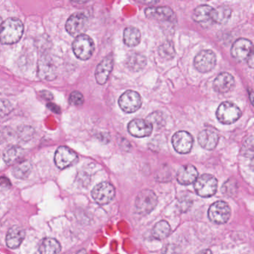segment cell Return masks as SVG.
<instances>
[{"label": "cell", "instance_id": "cell-1", "mask_svg": "<svg viewBox=\"0 0 254 254\" xmlns=\"http://www.w3.org/2000/svg\"><path fill=\"white\" fill-rule=\"evenodd\" d=\"M24 26L20 19L8 18L2 23L1 30V43L14 44L18 42L23 36Z\"/></svg>", "mask_w": 254, "mask_h": 254}, {"label": "cell", "instance_id": "cell-2", "mask_svg": "<svg viewBox=\"0 0 254 254\" xmlns=\"http://www.w3.org/2000/svg\"><path fill=\"white\" fill-rule=\"evenodd\" d=\"M94 50L95 45L93 39L84 34L77 36L72 44L74 54L78 59L82 61L90 59L93 56Z\"/></svg>", "mask_w": 254, "mask_h": 254}, {"label": "cell", "instance_id": "cell-3", "mask_svg": "<svg viewBox=\"0 0 254 254\" xmlns=\"http://www.w3.org/2000/svg\"><path fill=\"white\" fill-rule=\"evenodd\" d=\"M157 197L151 190H144L136 196L135 208L141 215H146L154 210L157 204Z\"/></svg>", "mask_w": 254, "mask_h": 254}, {"label": "cell", "instance_id": "cell-4", "mask_svg": "<svg viewBox=\"0 0 254 254\" xmlns=\"http://www.w3.org/2000/svg\"><path fill=\"white\" fill-rule=\"evenodd\" d=\"M218 188V181L215 177L204 174L194 182V190L200 197H209L214 195Z\"/></svg>", "mask_w": 254, "mask_h": 254}, {"label": "cell", "instance_id": "cell-5", "mask_svg": "<svg viewBox=\"0 0 254 254\" xmlns=\"http://www.w3.org/2000/svg\"><path fill=\"white\" fill-rule=\"evenodd\" d=\"M242 116V111L239 107L230 102L221 103L216 111L218 121L223 124H232L237 121Z\"/></svg>", "mask_w": 254, "mask_h": 254}, {"label": "cell", "instance_id": "cell-6", "mask_svg": "<svg viewBox=\"0 0 254 254\" xmlns=\"http://www.w3.org/2000/svg\"><path fill=\"white\" fill-rule=\"evenodd\" d=\"M230 212L231 210L228 203L218 200L211 205L208 211V216L214 224H224L228 221Z\"/></svg>", "mask_w": 254, "mask_h": 254}, {"label": "cell", "instance_id": "cell-7", "mask_svg": "<svg viewBox=\"0 0 254 254\" xmlns=\"http://www.w3.org/2000/svg\"><path fill=\"white\" fill-rule=\"evenodd\" d=\"M88 27V18L84 13H75L69 17L66 23V32L72 36L82 35Z\"/></svg>", "mask_w": 254, "mask_h": 254}, {"label": "cell", "instance_id": "cell-8", "mask_svg": "<svg viewBox=\"0 0 254 254\" xmlns=\"http://www.w3.org/2000/svg\"><path fill=\"white\" fill-rule=\"evenodd\" d=\"M120 108L126 113L131 114L136 112L142 105L140 95L133 90H127L123 93L119 99Z\"/></svg>", "mask_w": 254, "mask_h": 254}, {"label": "cell", "instance_id": "cell-9", "mask_svg": "<svg viewBox=\"0 0 254 254\" xmlns=\"http://www.w3.org/2000/svg\"><path fill=\"white\" fill-rule=\"evenodd\" d=\"M115 196V189L108 182L100 183L92 191V197L99 204L104 205L110 203Z\"/></svg>", "mask_w": 254, "mask_h": 254}, {"label": "cell", "instance_id": "cell-10", "mask_svg": "<svg viewBox=\"0 0 254 254\" xmlns=\"http://www.w3.org/2000/svg\"><path fill=\"white\" fill-rule=\"evenodd\" d=\"M216 64V56L211 50H202L194 58V66L198 72H209Z\"/></svg>", "mask_w": 254, "mask_h": 254}, {"label": "cell", "instance_id": "cell-11", "mask_svg": "<svg viewBox=\"0 0 254 254\" xmlns=\"http://www.w3.org/2000/svg\"><path fill=\"white\" fill-rule=\"evenodd\" d=\"M78 160V156L67 147L61 146L55 154V163L61 169H66L72 166Z\"/></svg>", "mask_w": 254, "mask_h": 254}, {"label": "cell", "instance_id": "cell-12", "mask_svg": "<svg viewBox=\"0 0 254 254\" xmlns=\"http://www.w3.org/2000/svg\"><path fill=\"white\" fill-rule=\"evenodd\" d=\"M172 145L177 152L187 154L192 148V136L190 133L184 130L177 132L172 137Z\"/></svg>", "mask_w": 254, "mask_h": 254}, {"label": "cell", "instance_id": "cell-13", "mask_svg": "<svg viewBox=\"0 0 254 254\" xmlns=\"http://www.w3.org/2000/svg\"><path fill=\"white\" fill-rule=\"evenodd\" d=\"M253 50L254 46L251 41L245 38H240L233 44L231 55L235 60L242 62L248 59Z\"/></svg>", "mask_w": 254, "mask_h": 254}, {"label": "cell", "instance_id": "cell-14", "mask_svg": "<svg viewBox=\"0 0 254 254\" xmlns=\"http://www.w3.org/2000/svg\"><path fill=\"white\" fill-rule=\"evenodd\" d=\"M148 18L160 22L173 23L176 20L175 13L169 7H150L145 11Z\"/></svg>", "mask_w": 254, "mask_h": 254}, {"label": "cell", "instance_id": "cell-15", "mask_svg": "<svg viewBox=\"0 0 254 254\" xmlns=\"http://www.w3.org/2000/svg\"><path fill=\"white\" fill-rule=\"evenodd\" d=\"M127 129L135 137H146L152 133L153 125L148 120L135 119L129 123Z\"/></svg>", "mask_w": 254, "mask_h": 254}, {"label": "cell", "instance_id": "cell-16", "mask_svg": "<svg viewBox=\"0 0 254 254\" xmlns=\"http://www.w3.org/2000/svg\"><path fill=\"white\" fill-rule=\"evenodd\" d=\"M113 68H114V57L113 55H109L100 62L96 68L95 77L98 84L103 85L108 81Z\"/></svg>", "mask_w": 254, "mask_h": 254}, {"label": "cell", "instance_id": "cell-17", "mask_svg": "<svg viewBox=\"0 0 254 254\" xmlns=\"http://www.w3.org/2000/svg\"><path fill=\"white\" fill-rule=\"evenodd\" d=\"M234 78L227 72L220 73L213 82V88L219 93H227L234 87Z\"/></svg>", "mask_w": 254, "mask_h": 254}, {"label": "cell", "instance_id": "cell-18", "mask_svg": "<svg viewBox=\"0 0 254 254\" xmlns=\"http://www.w3.org/2000/svg\"><path fill=\"white\" fill-rule=\"evenodd\" d=\"M198 177L197 169L191 165H186L178 170L177 180L182 185H190L195 182Z\"/></svg>", "mask_w": 254, "mask_h": 254}, {"label": "cell", "instance_id": "cell-19", "mask_svg": "<svg viewBox=\"0 0 254 254\" xmlns=\"http://www.w3.org/2000/svg\"><path fill=\"white\" fill-rule=\"evenodd\" d=\"M197 139L202 148L206 150H212L218 145V135L214 130L206 129L199 133Z\"/></svg>", "mask_w": 254, "mask_h": 254}, {"label": "cell", "instance_id": "cell-20", "mask_svg": "<svg viewBox=\"0 0 254 254\" xmlns=\"http://www.w3.org/2000/svg\"><path fill=\"white\" fill-rule=\"evenodd\" d=\"M25 230L18 226H14L9 229L6 235V245L11 249L18 248L25 238Z\"/></svg>", "mask_w": 254, "mask_h": 254}, {"label": "cell", "instance_id": "cell-21", "mask_svg": "<svg viewBox=\"0 0 254 254\" xmlns=\"http://www.w3.org/2000/svg\"><path fill=\"white\" fill-rule=\"evenodd\" d=\"M24 155V150L17 145H11L5 148L3 152V160L6 164H17Z\"/></svg>", "mask_w": 254, "mask_h": 254}, {"label": "cell", "instance_id": "cell-22", "mask_svg": "<svg viewBox=\"0 0 254 254\" xmlns=\"http://www.w3.org/2000/svg\"><path fill=\"white\" fill-rule=\"evenodd\" d=\"M62 251V246L56 239L45 238L39 245V252L44 254H59Z\"/></svg>", "mask_w": 254, "mask_h": 254}, {"label": "cell", "instance_id": "cell-23", "mask_svg": "<svg viewBox=\"0 0 254 254\" xmlns=\"http://www.w3.org/2000/svg\"><path fill=\"white\" fill-rule=\"evenodd\" d=\"M123 40H124L125 44L128 47H136L140 43V32L136 28L129 26V27L125 29Z\"/></svg>", "mask_w": 254, "mask_h": 254}, {"label": "cell", "instance_id": "cell-24", "mask_svg": "<svg viewBox=\"0 0 254 254\" xmlns=\"http://www.w3.org/2000/svg\"><path fill=\"white\" fill-rule=\"evenodd\" d=\"M213 8L209 5H200L194 9L192 18L196 23H203L211 20Z\"/></svg>", "mask_w": 254, "mask_h": 254}, {"label": "cell", "instance_id": "cell-25", "mask_svg": "<svg viewBox=\"0 0 254 254\" xmlns=\"http://www.w3.org/2000/svg\"><path fill=\"white\" fill-rule=\"evenodd\" d=\"M232 11L228 7L221 6L212 10L211 20L218 24H225L231 17Z\"/></svg>", "mask_w": 254, "mask_h": 254}, {"label": "cell", "instance_id": "cell-26", "mask_svg": "<svg viewBox=\"0 0 254 254\" xmlns=\"http://www.w3.org/2000/svg\"><path fill=\"white\" fill-rule=\"evenodd\" d=\"M32 170V166L29 161H22L14 166L12 173L15 178L24 179L29 177Z\"/></svg>", "mask_w": 254, "mask_h": 254}, {"label": "cell", "instance_id": "cell-27", "mask_svg": "<svg viewBox=\"0 0 254 254\" xmlns=\"http://www.w3.org/2000/svg\"><path fill=\"white\" fill-rule=\"evenodd\" d=\"M171 233V227L166 221H161L154 226L152 230V235L156 239L162 240L166 239Z\"/></svg>", "mask_w": 254, "mask_h": 254}, {"label": "cell", "instance_id": "cell-28", "mask_svg": "<svg viewBox=\"0 0 254 254\" xmlns=\"http://www.w3.org/2000/svg\"><path fill=\"white\" fill-rule=\"evenodd\" d=\"M40 76L43 79L53 80L56 78V71L55 68L50 64L47 60H43L41 62L39 66Z\"/></svg>", "mask_w": 254, "mask_h": 254}, {"label": "cell", "instance_id": "cell-29", "mask_svg": "<svg viewBox=\"0 0 254 254\" xmlns=\"http://www.w3.org/2000/svg\"><path fill=\"white\" fill-rule=\"evenodd\" d=\"M159 54L163 59H173L175 57V50L172 42H166L162 44L159 48Z\"/></svg>", "mask_w": 254, "mask_h": 254}, {"label": "cell", "instance_id": "cell-30", "mask_svg": "<svg viewBox=\"0 0 254 254\" xmlns=\"http://www.w3.org/2000/svg\"><path fill=\"white\" fill-rule=\"evenodd\" d=\"M146 63L144 56H140V55L135 54L134 56H130V59H128V65L133 70H139L142 69Z\"/></svg>", "mask_w": 254, "mask_h": 254}, {"label": "cell", "instance_id": "cell-31", "mask_svg": "<svg viewBox=\"0 0 254 254\" xmlns=\"http://www.w3.org/2000/svg\"><path fill=\"white\" fill-rule=\"evenodd\" d=\"M242 154L248 158L254 155V137H250L244 144L242 150Z\"/></svg>", "mask_w": 254, "mask_h": 254}, {"label": "cell", "instance_id": "cell-32", "mask_svg": "<svg viewBox=\"0 0 254 254\" xmlns=\"http://www.w3.org/2000/svg\"><path fill=\"white\" fill-rule=\"evenodd\" d=\"M84 96L80 92L74 91L71 93L69 98V102L71 105L79 106L84 103Z\"/></svg>", "mask_w": 254, "mask_h": 254}, {"label": "cell", "instance_id": "cell-33", "mask_svg": "<svg viewBox=\"0 0 254 254\" xmlns=\"http://www.w3.org/2000/svg\"><path fill=\"white\" fill-rule=\"evenodd\" d=\"M236 182H232L231 181H228L225 183L224 186L222 187V191L224 192V194H227V195L230 196L232 194H236Z\"/></svg>", "mask_w": 254, "mask_h": 254}, {"label": "cell", "instance_id": "cell-34", "mask_svg": "<svg viewBox=\"0 0 254 254\" xmlns=\"http://www.w3.org/2000/svg\"><path fill=\"white\" fill-rule=\"evenodd\" d=\"M191 203H192V201L190 197H181V199H180L178 201V206L181 212H187L191 207Z\"/></svg>", "mask_w": 254, "mask_h": 254}, {"label": "cell", "instance_id": "cell-35", "mask_svg": "<svg viewBox=\"0 0 254 254\" xmlns=\"http://www.w3.org/2000/svg\"><path fill=\"white\" fill-rule=\"evenodd\" d=\"M148 120L151 124H155L157 126H161L163 124V118L160 113H153L152 114L148 116Z\"/></svg>", "mask_w": 254, "mask_h": 254}, {"label": "cell", "instance_id": "cell-36", "mask_svg": "<svg viewBox=\"0 0 254 254\" xmlns=\"http://www.w3.org/2000/svg\"><path fill=\"white\" fill-rule=\"evenodd\" d=\"M247 62H248V66L250 67L254 68V49L251 52V54H250L249 57L247 59Z\"/></svg>", "mask_w": 254, "mask_h": 254}, {"label": "cell", "instance_id": "cell-37", "mask_svg": "<svg viewBox=\"0 0 254 254\" xmlns=\"http://www.w3.org/2000/svg\"><path fill=\"white\" fill-rule=\"evenodd\" d=\"M41 95L46 100H52L53 99V94L50 92L47 91V90L41 92Z\"/></svg>", "mask_w": 254, "mask_h": 254}, {"label": "cell", "instance_id": "cell-38", "mask_svg": "<svg viewBox=\"0 0 254 254\" xmlns=\"http://www.w3.org/2000/svg\"><path fill=\"white\" fill-rule=\"evenodd\" d=\"M47 108H50L52 111H53V112L55 113H57V114L61 112V108H59L58 105H55V104H48V105H47Z\"/></svg>", "mask_w": 254, "mask_h": 254}, {"label": "cell", "instance_id": "cell-39", "mask_svg": "<svg viewBox=\"0 0 254 254\" xmlns=\"http://www.w3.org/2000/svg\"><path fill=\"white\" fill-rule=\"evenodd\" d=\"M137 1L146 5H155L159 2V0H137Z\"/></svg>", "mask_w": 254, "mask_h": 254}, {"label": "cell", "instance_id": "cell-40", "mask_svg": "<svg viewBox=\"0 0 254 254\" xmlns=\"http://www.w3.org/2000/svg\"><path fill=\"white\" fill-rule=\"evenodd\" d=\"M249 98L250 101H251V104L254 106V92L249 91Z\"/></svg>", "mask_w": 254, "mask_h": 254}, {"label": "cell", "instance_id": "cell-41", "mask_svg": "<svg viewBox=\"0 0 254 254\" xmlns=\"http://www.w3.org/2000/svg\"><path fill=\"white\" fill-rule=\"evenodd\" d=\"M251 162H250V167L254 172V155L251 157Z\"/></svg>", "mask_w": 254, "mask_h": 254}, {"label": "cell", "instance_id": "cell-42", "mask_svg": "<svg viewBox=\"0 0 254 254\" xmlns=\"http://www.w3.org/2000/svg\"><path fill=\"white\" fill-rule=\"evenodd\" d=\"M72 1L77 4H84L87 2L88 0H72Z\"/></svg>", "mask_w": 254, "mask_h": 254}, {"label": "cell", "instance_id": "cell-43", "mask_svg": "<svg viewBox=\"0 0 254 254\" xmlns=\"http://www.w3.org/2000/svg\"><path fill=\"white\" fill-rule=\"evenodd\" d=\"M203 1H207V0H203Z\"/></svg>", "mask_w": 254, "mask_h": 254}]
</instances>
